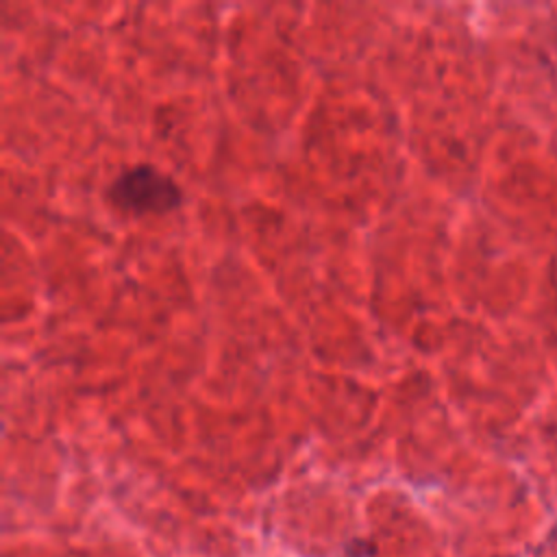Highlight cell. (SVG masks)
Here are the masks:
<instances>
[{
    "label": "cell",
    "mask_w": 557,
    "mask_h": 557,
    "mask_svg": "<svg viewBox=\"0 0 557 557\" xmlns=\"http://www.w3.org/2000/svg\"><path fill=\"white\" fill-rule=\"evenodd\" d=\"M109 200L124 213L161 215L178 209L183 191L178 183L154 165H133L109 187Z\"/></svg>",
    "instance_id": "1"
}]
</instances>
